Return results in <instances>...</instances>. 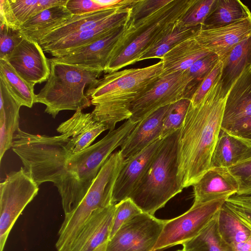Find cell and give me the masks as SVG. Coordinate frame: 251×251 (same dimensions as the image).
Here are the masks:
<instances>
[{
	"instance_id": "cell-30",
	"label": "cell",
	"mask_w": 251,
	"mask_h": 251,
	"mask_svg": "<svg viewBox=\"0 0 251 251\" xmlns=\"http://www.w3.org/2000/svg\"><path fill=\"white\" fill-rule=\"evenodd\" d=\"M251 15L248 7L239 0H216L201 29L224 26Z\"/></svg>"
},
{
	"instance_id": "cell-37",
	"label": "cell",
	"mask_w": 251,
	"mask_h": 251,
	"mask_svg": "<svg viewBox=\"0 0 251 251\" xmlns=\"http://www.w3.org/2000/svg\"><path fill=\"white\" fill-rule=\"evenodd\" d=\"M216 0H196L181 23L187 27L201 26L211 11Z\"/></svg>"
},
{
	"instance_id": "cell-3",
	"label": "cell",
	"mask_w": 251,
	"mask_h": 251,
	"mask_svg": "<svg viewBox=\"0 0 251 251\" xmlns=\"http://www.w3.org/2000/svg\"><path fill=\"white\" fill-rule=\"evenodd\" d=\"M136 125L127 120L118 128L109 131L102 139L67 160L56 186L65 215L77 207L105 161L122 145Z\"/></svg>"
},
{
	"instance_id": "cell-22",
	"label": "cell",
	"mask_w": 251,
	"mask_h": 251,
	"mask_svg": "<svg viewBox=\"0 0 251 251\" xmlns=\"http://www.w3.org/2000/svg\"><path fill=\"white\" fill-rule=\"evenodd\" d=\"M56 130L70 139L75 154L90 146L95 139L107 128L96 120L92 113H85L78 110L70 119L62 123Z\"/></svg>"
},
{
	"instance_id": "cell-4",
	"label": "cell",
	"mask_w": 251,
	"mask_h": 251,
	"mask_svg": "<svg viewBox=\"0 0 251 251\" xmlns=\"http://www.w3.org/2000/svg\"><path fill=\"white\" fill-rule=\"evenodd\" d=\"M11 148L38 186L51 182L56 187L67 160L74 154L70 139L65 134L34 135L20 128L14 135Z\"/></svg>"
},
{
	"instance_id": "cell-8",
	"label": "cell",
	"mask_w": 251,
	"mask_h": 251,
	"mask_svg": "<svg viewBox=\"0 0 251 251\" xmlns=\"http://www.w3.org/2000/svg\"><path fill=\"white\" fill-rule=\"evenodd\" d=\"M195 0H174L171 7L161 17L150 24L134 22L130 17L127 29L103 72H115L138 62L146 50L183 18Z\"/></svg>"
},
{
	"instance_id": "cell-9",
	"label": "cell",
	"mask_w": 251,
	"mask_h": 251,
	"mask_svg": "<svg viewBox=\"0 0 251 251\" xmlns=\"http://www.w3.org/2000/svg\"><path fill=\"white\" fill-rule=\"evenodd\" d=\"M39 186L24 168L8 174L0 184V251L25 207L37 195Z\"/></svg>"
},
{
	"instance_id": "cell-21",
	"label": "cell",
	"mask_w": 251,
	"mask_h": 251,
	"mask_svg": "<svg viewBox=\"0 0 251 251\" xmlns=\"http://www.w3.org/2000/svg\"><path fill=\"white\" fill-rule=\"evenodd\" d=\"M134 1L122 0L113 6L83 15H73L69 21L47 34L39 44L42 47L69 35L94 28L124 7L132 5Z\"/></svg>"
},
{
	"instance_id": "cell-27",
	"label": "cell",
	"mask_w": 251,
	"mask_h": 251,
	"mask_svg": "<svg viewBox=\"0 0 251 251\" xmlns=\"http://www.w3.org/2000/svg\"><path fill=\"white\" fill-rule=\"evenodd\" d=\"M66 5L47 8L25 23L20 31L25 37L39 43L47 34L73 17Z\"/></svg>"
},
{
	"instance_id": "cell-46",
	"label": "cell",
	"mask_w": 251,
	"mask_h": 251,
	"mask_svg": "<svg viewBox=\"0 0 251 251\" xmlns=\"http://www.w3.org/2000/svg\"><path fill=\"white\" fill-rule=\"evenodd\" d=\"M231 251H251V234L247 240L231 248Z\"/></svg>"
},
{
	"instance_id": "cell-48",
	"label": "cell",
	"mask_w": 251,
	"mask_h": 251,
	"mask_svg": "<svg viewBox=\"0 0 251 251\" xmlns=\"http://www.w3.org/2000/svg\"><path fill=\"white\" fill-rule=\"evenodd\" d=\"M176 251H183V250H177Z\"/></svg>"
},
{
	"instance_id": "cell-11",
	"label": "cell",
	"mask_w": 251,
	"mask_h": 251,
	"mask_svg": "<svg viewBox=\"0 0 251 251\" xmlns=\"http://www.w3.org/2000/svg\"><path fill=\"white\" fill-rule=\"evenodd\" d=\"M227 199L223 198L204 203L193 204L183 214L165 220L153 251H161L182 245L196 236L214 217Z\"/></svg>"
},
{
	"instance_id": "cell-2",
	"label": "cell",
	"mask_w": 251,
	"mask_h": 251,
	"mask_svg": "<svg viewBox=\"0 0 251 251\" xmlns=\"http://www.w3.org/2000/svg\"><path fill=\"white\" fill-rule=\"evenodd\" d=\"M163 73L160 61L141 68L118 71L105 75L88 87L86 96L95 105L94 118L112 131L116 125L130 117L129 108L134 100Z\"/></svg>"
},
{
	"instance_id": "cell-34",
	"label": "cell",
	"mask_w": 251,
	"mask_h": 251,
	"mask_svg": "<svg viewBox=\"0 0 251 251\" xmlns=\"http://www.w3.org/2000/svg\"><path fill=\"white\" fill-rule=\"evenodd\" d=\"M182 245L183 251H231L218 234L216 214L196 236Z\"/></svg>"
},
{
	"instance_id": "cell-36",
	"label": "cell",
	"mask_w": 251,
	"mask_h": 251,
	"mask_svg": "<svg viewBox=\"0 0 251 251\" xmlns=\"http://www.w3.org/2000/svg\"><path fill=\"white\" fill-rule=\"evenodd\" d=\"M219 60V57L217 54L211 53L197 60L186 70L192 78V81L187 89V99L191 100L194 93L202 80Z\"/></svg>"
},
{
	"instance_id": "cell-42",
	"label": "cell",
	"mask_w": 251,
	"mask_h": 251,
	"mask_svg": "<svg viewBox=\"0 0 251 251\" xmlns=\"http://www.w3.org/2000/svg\"><path fill=\"white\" fill-rule=\"evenodd\" d=\"M222 67V62L219 60L194 93L190 100L191 104L196 105L199 103L214 84L220 79Z\"/></svg>"
},
{
	"instance_id": "cell-7",
	"label": "cell",
	"mask_w": 251,
	"mask_h": 251,
	"mask_svg": "<svg viewBox=\"0 0 251 251\" xmlns=\"http://www.w3.org/2000/svg\"><path fill=\"white\" fill-rule=\"evenodd\" d=\"M124 160L120 151L112 153L77 207L65 215L55 244L57 251H71L77 235L93 213L114 204L113 189Z\"/></svg>"
},
{
	"instance_id": "cell-26",
	"label": "cell",
	"mask_w": 251,
	"mask_h": 251,
	"mask_svg": "<svg viewBox=\"0 0 251 251\" xmlns=\"http://www.w3.org/2000/svg\"><path fill=\"white\" fill-rule=\"evenodd\" d=\"M251 157V144L221 129L211 160V168H229Z\"/></svg>"
},
{
	"instance_id": "cell-10",
	"label": "cell",
	"mask_w": 251,
	"mask_h": 251,
	"mask_svg": "<svg viewBox=\"0 0 251 251\" xmlns=\"http://www.w3.org/2000/svg\"><path fill=\"white\" fill-rule=\"evenodd\" d=\"M192 81L187 71L163 74L131 103L128 120L137 124L158 109L187 99Z\"/></svg>"
},
{
	"instance_id": "cell-33",
	"label": "cell",
	"mask_w": 251,
	"mask_h": 251,
	"mask_svg": "<svg viewBox=\"0 0 251 251\" xmlns=\"http://www.w3.org/2000/svg\"><path fill=\"white\" fill-rule=\"evenodd\" d=\"M0 76L5 81L9 90L21 106L31 108L35 103L33 85L22 78L7 60L0 59Z\"/></svg>"
},
{
	"instance_id": "cell-15",
	"label": "cell",
	"mask_w": 251,
	"mask_h": 251,
	"mask_svg": "<svg viewBox=\"0 0 251 251\" xmlns=\"http://www.w3.org/2000/svg\"><path fill=\"white\" fill-rule=\"evenodd\" d=\"M163 140H156L141 152L125 159L114 187L113 203L129 197L145 175Z\"/></svg>"
},
{
	"instance_id": "cell-47",
	"label": "cell",
	"mask_w": 251,
	"mask_h": 251,
	"mask_svg": "<svg viewBox=\"0 0 251 251\" xmlns=\"http://www.w3.org/2000/svg\"><path fill=\"white\" fill-rule=\"evenodd\" d=\"M106 243L100 246L94 251H105Z\"/></svg>"
},
{
	"instance_id": "cell-41",
	"label": "cell",
	"mask_w": 251,
	"mask_h": 251,
	"mask_svg": "<svg viewBox=\"0 0 251 251\" xmlns=\"http://www.w3.org/2000/svg\"><path fill=\"white\" fill-rule=\"evenodd\" d=\"M228 169L238 183L236 195H251V157Z\"/></svg>"
},
{
	"instance_id": "cell-43",
	"label": "cell",
	"mask_w": 251,
	"mask_h": 251,
	"mask_svg": "<svg viewBox=\"0 0 251 251\" xmlns=\"http://www.w3.org/2000/svg\"><path fill=\"white\" fill-rule=\"evenodd\" d=\"M171 0H135L132 7L131 18L136 20L148 16L169 3Z\"/></svg>"
},
{
	"instance_id": "cell-6",
	"label": "cell",
	"mask_w": 251,
	"mask_h": 251,
	"mask_svg": "<svg viewBox=\"0 0 251 251\" xmlns=\"http://www.w3.org/2000/svg\"><path fill=\"white\" fill-rule=\"evenodd\" d=\"M49 61L50 75L44 87L35 95V103L45 104V112L53 118L62 110L76 111L89 107L91 100L84 93V89L87 86L96 83L102 72Z\"/></svg>"
},
{
	"instance_id": "cell-24",
	"label": "cell",
	"mask_w": 251,
	"mask_h": 251,
	"mask_svg": "<svg viewBox=\"0 0 251 251\" xmlns=\"http://www.w3.org/2000/svg\"><path fill=\"white\" fill-rule=\"evenodd\" d=\"M68 0H0V23L20 29L27 21L42 11L56 5H66Z\"/></svg>"
},
{
	"instance_id": "cell-29",
	"label": "cell",
	"mask_w": 251,
	"mask_h": 251,
	"mask_svg": "<svg viewBox=\"0 0 251 251\" xmlns=\"http://www.w3.org/2000/svg\"><path fill=\"white\" fill-rule=\"evenodd\" d=\"M220 60L223 63L220 78L222 89L227 95L242 73L251 67V35L236 45Z\"/></svg>"
},
{
	"instance_id": "cell-17",
	"label": "cell",
	"mask_w": 251,
	"mask_h": 251,
	"mask_svg": "<svg viewBox=\"0 0 251 251\" xmlns=\"http://www.w3.org/2000/svg\"><path fill=\"white\" fill-rule=\"evenodd\" d=\"M133 3L124 7L94 28L69 35L42 47L44 51L50 54L52 57H58L95 41L126 24L131 15Z\"/></svg>"
},
{
	"instance_id": "cell-45",
	"label": "cell",
	"mask_w": 251,
	"mask_h": 251,
	"mask_svg": "<svg viewBox=\"0 0 251 251\" xmlns=\"http://www.w3.org/2000/svg\"><path fill=\"white\" fill-rule=\"evenodd\" d=\"M227 132L251 144V118Z\"/></svg>"
},
{
	"instance_id": "cell-38",
	"label": "cell",
	"mask_w": 251,
	"mask_h": 251,
	"mask_svg": "<svg viewBox=\"0 0 251 251\" xmlns=\"http://www.w3.org/2000/svg\"><path fill=\"white\" fill-rule=\"evenodd\" d=\"M142 212L141 210L129 198L117 203L109 239L125 223Z\"/></svg>"
},
{
	"instance_id": "cell-39",
	"label": "cell",
	"mask_w": 251,
	"mask_h": 251,
	"mask_svg": "<svg viewBox=\"0 0 251 251\" xmlns=\"http://www.w3.org/2000/svg\"><path fill=\"white\" fill-rule=\"evenodd\" d=\"M225 204L246 226L251 228V195H232Z\"/></svg>"
},
{
	"instance_id": "cell-18",
	"label": "cell",
	"mask_w": 251,
	"mask_h": 251,
	"mask_svg": "<svg viewBox=\"0 0 251 251\" xmlns=\"http://www.w3.org/2000/svg\"><path fill=\"white\" fill-rule=\"evenodd\" d=\"M251 118V67L246 69L227 93L221 129L229 131Z\"/></svg>"
},
{
	"instance_id": "cell-32",
	"label": "cell",
	"mask_w": 251,
	"mask_h": 251,
	"mask_svg": "<svg viewBox=\"0 0 251 251\" xmlns=\"http://www.w3.org/2000/svg\"><path fill=\"white\" fill-rule=\"evenodd\" d=\"M180 21L177 22L146 50L140 57L138 61L152 58L161 59L173 47L183 41L195 36L201 28V26H186Z\"/></svg>"
},
{
	"instance_id": "cell-13",
	"label": "cell",
	"mask_w": 251,
	"mask_h": 251,
	"mask_svg": "<svg viewBox=\"0 0 251 251\" xmlns=\"http://www.w3.org/2000/svg\"><path fill=\"white\" fill-rule=\"evenodd\" d=\"M130 18L124 25L95 41L49 60L103 72L116 47L127 29Z\"/></svg>"
},
{
	"instance_id": "cell-25",
	"label": "cell",
	"mask_w": 251,
	"mask_h": 251,
	"mask_svg": "<svg viewBox=\"0 0 251 251\" xmlns=\"http://www.w3.org/2000/svg\"><path fill=\"white\" fill-rule=\"evenodd\" d=\"M22 106L0 76V161L12 147L15 133L19 128V111Z\"/></svg>"
},
{
	"instance_id": "cell-35",
	"label": "cell",
	"mask_w": 251,
	"mask_h": 251,
	"mask_svg": "<svg viewBox=\"0 0 251 251\" xmlns=\"http://www.w3.org/2000/svg\"><path fill=\"white\" fill-rule=\"evenodd\" d=\"M190 103L189 100L182 99L169 105L163 120L159 139H164L180 128Z\"/></svg>"
},
{
	"instance_id": "cell-16",
	"label": "cell",
	"mask_w": 251,
	"mask_h": 251,
	"mask_svg": "<svg viewBox=\"0 0 251 251\" xmlns=\"http://www.w3.org/2000/svg\"><path fill=\"white\" fill-rule=\"evenodd\" d=\"M251 35V15L228 25L200 29L195 36L197 42L222 59L237 44Z\"/></svg>"
},
{
	"instance_id": "cell-14",
	"label": "cell",
	"mask_w": 251,
	"mask_h": 251,
	"mask_svg": "<svg viewBox=\"0 0 251 251\" xmlns=\"http://www.w3.org/2000/svg\"><path fill=\"white\" fill-rule=\"evenodd\" d=\"M15 71L34 86L47 81L50 63L38 42L24 36L19 44L5 59Z\"/></svg>"
},
{
	"instance_id": "cell-31",
	"label": "cell",
	"mask_w": 251,
	"mask_h": 251,
	"mask_svg": "<svg viewBox=\"0 0 251 251\" xmlns=\"http://www.w3.org/2000/svg\"><path fill=\"white\" fill-rule=\"evenodd\" d=\"M217 229L222 241L231 249L245 242L251 230L227 207L225 202L216 213Z\"/></svg>"
},
{
	"instance_id": "cell-12",
	"label": "cell",
	"mask_w": 251,
	"mask_h": 251,
	"mask_svg": "<svg viewBox=\"0 0 251 251\" xmlns=\"http://www.w3.org/2000/svg\"><path fill=\"white\" fill-rule=\"evenodd\" d=\"M165 222L142 212L120 227L106 243L105 251H153Z\"/></svg>"
},
{
	"instance_id": "cell-40",
	"label": "cell",
	"mask_w": 251,
	"mask_h": 251,
	"mask_svg": "<svg viewBox=\"0 0 251 251\" xmlns=\"http://www.w3.org/2000/svg\"><path fill=\"white\" fill-rule=\"evenodd\" d=\"M24 36L19 29L12 28L5 24L0 25V59H5L19 44Z\"/></svg>"
},
{
	"instance_id": "cell-20",
	"label": "cell",
	"mask_w": 251,
	"mask_h": 251,
	"mask_svg": "<svg viewBox=\"0 0 251 251\" xmlns=\"http://www.w3.org/2000/svg\"><path fill=\"white\" fill-rule=\"evenodd\" d=\"M116 204L98 209L93 213L77 235L71 251H94L107 242Z\"/></svg>"
},
{
	"instance_id": "cell-19",
	"label": "cell",
	"mask_w": 251,
	"mask_h": 251,
	"mask_svg": "<svg viewBox=\"0 0 251 251\" xmlns=\"http://www.w3.org/2000/svg\"><path fill=\"white\" fill-rule=\"evenodd\" d=\"M193 204L226 198L237 194V180L228 168L212 167L193 185Z\"/></svg>"
},
{
	"instance_id": "cell-44",
	"label": "cell",
	"mask_w": 251,
	"mask_h": 251,
	"mask_svg": "<svg viewBox=\"0 0 251 251\" xmlns=\"http://www.w3.org/2000/svg\"><path fill=\"white\" fill-rule=\"evenodd\" d=\"M66 7L73 15H83L106 8L95 0H68Z\"/></svg>"
},
{
	"instance_id": "cell-1",
	"label": "cell",
	"mask_w": 251,
	"mask_h": 251,
	"mask_svg": "<svg viewBox=\"0 0 251 251\" xmlns=\"http://www.w3.org/2000/svg\"><path fill=\"white\" fill-rule=\"evenodd\" d=\"M226 96L220 79L199 103H190L177 141V177L183 189L193 186L211 168Z\"/></svg>"
},
{
	"instance_id": "cell-23",
	"label": "cell",
	"mask_w": 251,
	"mask_h": 251,
	"mask_svg": "<svg viewBox=\"0 0 251 251\" xmlns=\"http://www.w3.org/2000/svg\"><path fill=\"white\" fill-rule=\"evenodd\" d=\"M170 105L162 107L137 124L120 146L124 159L141 152L159 139L163 120Z\"/></svg>"
},
{
	"instance_id": "cell-5",
	"label": "cell",
	"mask_w": 251,
	"mask_h": 251,
	"mask_svg": "<svg viewBox=\"0 0 251 251\" xmlns=\"http://www.w3.org/2000/svg\"><path fill=\"white\" fill-rule=\"evenodd\" d=\"M179 131L164 139L145 175L129 197L143 212L154 215L183 189L177 177Z\"/></svg>"
},
{
	"instance_id": "cell-28",
	"label": "cell",
	"mask_w": 251,
	"mask_h": 251,
	"mask_svg": "<svg viewBox=\"0 0 251 251\" xmlns=\"http://www.w3.org/2000/svg\"><path fill=\"white\" fill-rule=\"evenodd\" d=\"M212 52L201 46L195 36L179 43L161 59L163 74L185 71L200 59Z\"/></svg>"
}]
</instances>
